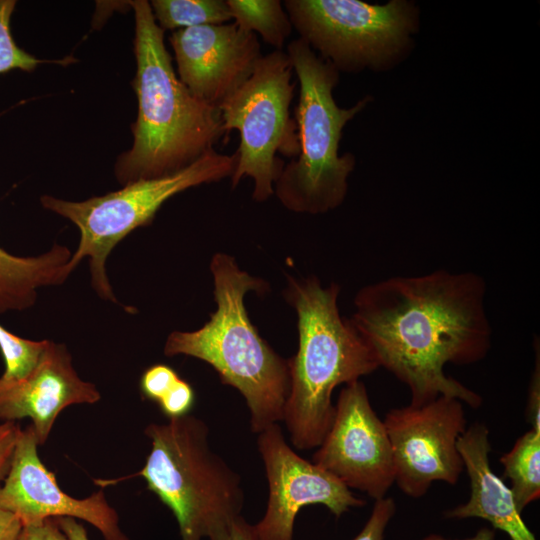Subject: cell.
Returning a JSON list of instances; mask_svg holds the SVG:
<instances>
[{"instance_id":"6da1fadb","label":"cell","mask_w":540,"mask_h":540,"mask_svg":"<svg viewBox=\"0 0 540 540\" xmlns=\"http://www.w3.org/2000/svg\"><path fill=\"white\" fill-rule=\"evenodd\" d=\"M485 295L486 283L474 272L393 276L361 288L350 319L380 367L409 388L410 404L447 396L477 409L481 396L447 376L444 367L473 364L488 354L492 329Z\"/></svg>"},{"instance_id":"7a4b0ae2","label":"cell","mask_w":540,"mask_h":540,"mask_svg":"<svg viewBox=\"0 0 540 540\" xmlns=\"http://www.w3.org/2000/svg\"><path fill=\"white\" fill-rule=\"evenodd\" d=\"M129 4L135 15L132 86L138 114L131 127L132 147L115 164L123 185L176 172L214 149L225 135L219 108L194 97L175 74L149 2Z\"/></svg>"},{"instance_id":"3957f363","label":"cell","mask_w":540,"mask_h":540,"mask_svg":"<svg viewBox=\"0 0 540 540\" xmlns=\"http://www.w3.org/2000/svg\"><path fill=\"white\" fill-rule=\"evenodd\" d=\"M339 292V285L323 287L316 277L289 278L285 291L297 312L299 343L288 359L290 391L282 421L299 450L316 448L323 441L334 418V389L380 367L351 319L340 315Z\"/></svg>"},{"instance_id":"277c9868","label":"cell","mask_w":540,"mask_h":540,"mask_svg":"<svg viewBox=\"0 0 540 540\" xmlns=\"http://www.w3.org/2000/svg\"><path fill=\"white\" fill-rule=\"evenodd\" d=\"M210 269L216 311L196 331L170 333L164 354L190 356L211 365L223 384L242 394L251 430L260 433L283 420L290 391L289 361L260 337L244 306L249 290L260 293L267 285L239 269L234 258L224 253L213 256Z\"/></svg>"},{"instance_id":"5b68a950","label":"cell","mask_w":540,"mask_h":540,"mask_svg":"<svg viewBox=\"0 0 540 540\" xmlns=\"http://www.w3.org/2000/svg\"><path fill=\"white\" fill-rule=\"evenodd\" d=\"M144 433L151 450L136 475L172 511L181 540H227L244 491L240 475L211 449L206 422L187 414Z\"/></svg>"},{"instance_id":"8992f818","label":"cell","mask_w":540,"mask_h":540,"mask_svg":"<svg viewBox=\"0 0 540 540\" xmlns=\"http://www.w3.org/2000/svg\"><path fill=\"white\" fill-rule=\"evenodd\" d=\"M299 81L295 121L300 152L284 168L274 184L281 204L295 213L322 214L338 207L347 192V178L355 158L338 154L346 123L360 112L368 99L351 108L339 107L333 98L338 70L319 57L301 38L286 48Z\"/></svg>"},{"instance_id":"52a82bcc","label":"cell","mask_w":540,"mask_h":540,"mask_svg":"<svg viewBox=\"0 0 540 540\" xmlns=\"http://www.w3.org/2000/svg\"><path fill=\"white\" fill-rule=\"evenodd\" d=\"M236 161L235 152L227 155L211 149L176 172L130 182L106 195L81 202L43 195L40 201L45 209L67 218L80 231L71 266L75 269L88 258L93 289L102 299L118 303L106 273L112 249L136 228L149 225L169 198L191 187L231 177Z\"/></svg>"},{"instance_id":"ba28073f","label":"cell","mask_w":540,"mask_h":540,"mask_svg":"<svg viewBox=\"0 0 540 540\" xmlns=\"http://www.w3.org/2000/svg\"><path fill=\"white\" fill-rule=\"evenodd\" d=\"M292 73L286 51L262 55L250 77L219 106L224 134L237 130L240 135L232 188L243 177L252 178V197L258 202L274 195L285 165L280 156L295 159L300 152L297 124L290 115L296 86Z\"/></svg>"},{"instance_id":"9c48e42d","label":"cell","mask_w":540,"mask_h":540,"mask_svg":"<svg viewBox=\"0 0 540 540\" xmlns=\"http://www.w3.org/2000/svg\"><path fill=\"white\" fill-rule=\"evenodd\" d=\"M292 27L337 70L377 66L405 43L413 28L406 2L372 5L356 0H286Z\"/></svg>"},{"instance_id":"30bf717a","label":"cell","mask_w":540,"mask_h":540,"mask_svg":"<svg viewBox=\"0 0 540 540\" xmlns=\"http://www.w3.org/2000/svg\"><path fill=\"white\" fill-rule=\"evenodd\" d=\"M392 448L395 482L420 498L431 484H456L464 469L457 441L466 430L463 403L439 396L422 405L391 409L383 421Z\"/></svg>"},{"instance_id":"8fae6325","label":"cell","mask_w":540,"mask_h":540,"mask_svg":"<svg viewBox=\"0 0 540 540\" xmlns=\"http://www.w3.org/2000/svg\"><path fill=\"white\" fill-rule=\"evenodd\" d=\"M313 455V463L349 489L375 501L395 482L392 448L383 421L373 410L360 380L340 391L332 424Z\"/></svg>"},{"instance_id":"7c38bea8","label":"cell","mask_w":540,"mask_h":540,"mask_svg":"<svg viewBox=\"0 0 540 540\" xmlns=\"http://www.w3.org/2000/svg\"><path fill=\"white\" fill-rule=\"evenodd\" d=\"M257 446L269 490L265 514L254 525L259 540H293L296 516L307 505H324L336 517L365 505L332 474L299 456L278 423L258 433Z\"/></svg>"},{"instance_id":"4fadbf2b","label":"cell","mask_w":540,"mask_h":540,"mask_svg":"<svg viewBox=\"0 0 540 540\" xmlns=\"http://www.w3.org/2000/svg\"><path fill=\"white\" fill-rule=\"evenodd\" d=\"M38 447L31 424L20 429L9 469L0 484V510L14 514L22 525L69 517L93 525L104 540H129L103 490L81 499L65 493L41 461Z\"/></svg>"},{"instance_id":"5bb4252c","label":"cell","mask_w":540,"mask_h":540,"mask_svg":"<svg viewBox=\"0 0 540 540\" xmlns=\"http://www.w3.org/2000/svg\"><path fill=\"white\" fill-rule=\"evenodd\" d=\"M169 41L180 81L197 99L219 108L262 57L257 35L234 22L175 30Z\"/></svg>"},{"instance_id":"9a60e30c","label":"cell","mask_w":540,"mask_h":540,"mask_svg":"<svg viewBox=\"0 0 540 540\" xmlns=\"http://www.w3.org/2000/svg\"><path fill=\"white\" fill-rule=\"evenodd\" d=\"M101 399L96 386L82 380L64 344L48 345L32 372L19 382L0 388V421L29 418L38 445H43L59 414L75 404Z\"/></svg>"},{"instance_id":"2e32d148","label":"cell","mask_w":540,"mask_h":540,"mask_svg":"<svg viewBox=\"0 0 540 540\" xmlns=\"http://www.w3.org/2000/svg\"><path fill=\"white\" fill-rule=\"evenodd\" d=\"M457 449L470 480V498L465 504L445 511V518H481L505 532L511 540H536L523 522L510 488L490 467L488 428L483 423L472 424L459 437Z\"/></svg>"},{"instance_id":"e0dca14e","label":"cell","mask_w":540,"mask_h":540,"mask_svg":"<svg viewBox=\"0 0 540 540\" xmlns=\"http://www.w3.org/2000/svg\"><path fill=\"white\" fill-rule=\"evenodd\" d=\"M66 246L38 256H17L0 247V315L32 307L42 287L61 285L75 270Z\"/></svg>"},{"instance_id":"ac0fdd59","label":"cell","mask_w":540,"mask_h":540,"mask_svg":"<svg viewBox=\"0 0 540 540\" xmlns=\"http://www.w3.org/2000/svg\"><path fill=\"white\" fill-rule=\"evenodd\" d=\"M503 476L511 481L510 490L520 513L540 496V430L531 428L517 439L500 458Z\"/></svg>"},{"instance_id":"d6986e66","label":"cell","mask_w":540,"mask_h":540,"mask_svg":"<svg viewBox=\"0 0 540 540\" xmlns=\"http://www.w3.org/2000/svg\"><path fill=\"white\" fill-rule=\"evenodd\" d=\"M234 23L246 32L258 33L275 50H282L293 27L279 0H226Z\"/></svg>"},{"instance_id":"ffe728a7","label":"cell","mask_w":540,"mask_h":540,"mask_svg":"<svg viewBox=\"0 0 540 540\" xmlns=\"http://www.w3.org/2000/svg\"><path fill=\"white\" fill-rule=\"evenodd\" d=\"M149 4L163 31L221 25L232 20L224 0H152Z\"/></svg>"},{"instance_id":"44dd1931","label":"cell","mask_w":540,"mask_h":540,"mask_svg":"<svg viewBox=\"0 0 540 540\" xmlns=\"http://www.w3.org/2000/svg\"><path fill=\"white\" fill-rule=\"evenodd\" d=\"M48 342L22 338L0 324V352L5 366L0 376V388L27 377L38 364Z\"/></svg>"},{"instance_id":"7402d4cb","label":"cell","mask_w":540,"mask_h":540,"mask_svg":"<svg viewBox=\"0 0 540 540\" xmlns=\"http://www.w3.org/2000/svg\"><path fill=\"white\" fill-rule=\"evenodd\" d=\"M16 3L15 0H0V73L15 69L30 72L45 62L20 48L12 36L10 21Z\"/></svg>"},{"instance_id":"603a6c76","label":"cell","mask_w":540,"mask_h":540,"mask_svg":"<svg viewBox=\"0 0 540 540\" xmlns=\"http://www.w3.org/2000/svg\"><path fill=\"white\" fill-rule=\"evenodd\" d=\"M180 379L178 373L166 364L148 367L140 378V391L143 397L158 403Z\"/></svg>"},{"instance_id":"cb8c5ba5","label":"cell","mask_w":540,"mask_h":540,"mask_svg":"<svg viewBox=\"0 0 540 540\" xmlns=\"http://www.w3.org/2000/svg\"><path fill=\"white\" fill-rule=\"evenodd\" d=\"M395 511L396 505L392 498L376 500L366 524L352 540H384L386 527Z\"/></svg>"},{"instance_id":"d4e9b609","label":"cell","mask_w":540,"mask_h":540,"mask_svg":"<svg viewBox=\"0 0 540 540\" xmlns=\"http://www.w3.org/2000/svg\"><path fill=\"white\" fill-rule=\"evenodd\" d=\"M194 401L195 393L192 386L180 378L157 404L162 413L171 419L189 414Z\"/></svg>"},{"instance_id":"484cf974","label":"cell","mask_w":540,"mask_h":540,"mask_svg":"<svg viewBox=\"0 0 540 540\" xmlns=\"http://www.w3.org/2000/svg\"><path fill=\"white\" fill-rule=\"evenodd\" d=\"M535 366L528 388L527 420L531 428L540 430V356L539 340H534Z\"/></svg>"},{"instance_id":"4316f807","label":"cell","mask_w":540,"mask_h":540,"mask_svg":"<svg viewBox=\"0 0 540 540\" xmlns=\"http://www.w3.org/2000/svg\"><path fill=\"white\" fill-rule=\"evenodd\" d=\"M20 429L17 422L0 421V484L9 469Z\"/></svg>"},{"instance_id":"83f0119b","label":"cell","mask_w":540,"mask_h":540,"mask_svg":"<svg viewBox=\"0 0 540 540\" xmlns=\"http://www.w3.org/2000/svg\"><path fill=\"white\" fill-rule=\"evenodd\" d=\"M17 540H69L54 519L23 525Z\"/></svg>"},{"instance_id":"f1b7e54d","label":"cell","mask_w":540,"mask_h":540,"mask_svg":"<svg viewBox=\"0 0 540 540\" xmlns=\"http://www.w3.org/2000/svg\"><path fill=\"white\" fill-rule=\"evenodd\" d=\"M22 526L14 514L0 510V540H17Z\"/></svg>"},{"instance_id":"f546056e","label":"cell","mask_w":540,"mask_h":540,"mask_svg":"<svg viewBox=\"0 0 540 540\" xmlns=\"http://www.w3.org/2000/svg\"><path fill=\"white\" fill-rule=\"evenodd\" d=\"M69 540H89L87 530L74 518H53Z\"/></svg>"},{"instance_id":"4dcf8cb0","label":"cell","mask_w":540,"mask_h":540,"mask_svg":"<svg viewBox=\"0 0 540 540\" xmlns=\"http://www.w3.org/2000/svg\"><path fill=\"white\" fill-rule=\"evenodd\" d=\"M227 540H259L254 525L240 516L232 525Z\"/></svg>"},{"instance_id":"1f68e13d","label":"cell","mask_w":540,"mask_h":540,"mask_svg":"<svg viewBox=\"0 0 540 540\" xmlns=\"http://www.w3.org/2000/svg\"><path fill=\"white\" fill-rule=\"evenodd\" d=\"M419 540H452V539H447L439 534H429ZM461 540H495V533H494V530L488 527H483L479 529L474 536L466 538V539H461Z\"/></svg>"}]
</instances>
